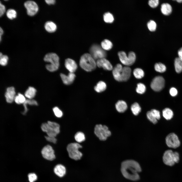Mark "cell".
Here are the masks:
<instances>
[{
  "label": "cell",
  "mask_w": 182,
  "mask_h": 182,
  "mask_svg": "<svg viewBox=\"0 0 182 182\" xmlns=\"http://www.w3.org/2000/svg\"><path fill=\"white\" fill-rule=\"evenodd\" d=\"M4 33V31L0 27V40L1 41V36Z\"/></svg>",
  "instance_id": "cell-49"
},
{
  "label": "cell",
  "mask_w": 182,
  "mask_h": 182,
  "mask_svg": "<svg viewBox=\"0 0 182 182\" xmlns=\"http://www.w3.org/2000/svg\"><path fill=\"white\" fill-rule=\"evenodd\" d=\"M45 137L46 140L54 144L56 143L57 140L55 137H50L49 136H45Z\"/></svg>",
  "instance_id": "cell-44"
},
{
  "label": "cell",
  "mask_w": 182,
  "mask_h": 182,
  "mask_svg": "<svg viewBox=\"0 0 182 182\" xmlns=\"http://www.w3.org/2000/svg\"><path fill=\"white\" fill-rule=\"evenodd\" d=\"M6 14L7 17L11 20L16 18L17 16L16 11L13 9H8L6 12Z\"/></svg>",
  "instance_id": "cell-34"
},
{
  "label": "cell",
  "mask_w": 182,
  "mask_h": 182,
  "mask_svg": "<svg viewBox=\"0 0 182 182\" xmlns=\"http://www.w3.org/2000/svg\"><path fill=\"white\" fill-rule=\"evenodd\" d=\"M94 132L99 139L102 141L106 140L110 136L111 132L107 126L101 124L96 125L94 128Z\"/></svg>",
  "instance_id": "cell-8"
},
{
  "label": "cell",
  "mask_w": 182,
  "mask_h": 182,
  "mask_svg": "<svg viewBox=\"0 0 182 182\" xmlns=\"http://www.w3.org/2000/svg\"><path fill=\"white\" fill-rule=\"evenodd\" d=\"M44 61L50 63L46 65V69L51 72L57 70L59 66V58L56 54L51 53L46 54L44 58Z\"/></svg>",
  "instance_id": "cell-4"
},
{
  "label": "cell",
  "mask_w": 182,
  "mask_h": 182,
  "mask_svg": "<svg viewBox=\"0 0 182 182\" xmlns=\"http://www.w3.org/2000/svg\"><path fill=\"white\" fill-rule=\"evenodd\" d=\"M23 104L24 106L27 105V104L35 105H38L37 102L36 100L32 99L26 100L25 102Z\"/></svg>",
  "instance_id": "cell-40"
},
{
  "label": "cell",
  "mask_w": 182,
  "mask_h": 182,
  "mask_svg": "<svg viewBox=\"0 0 182 182\" xmlns=\"http://www.w3.org/2000/svg\"><path fill=\"white\" fill-rule=\"evenodd\" d=\"M146 90V87L144 84L139 83L137 84L136 91L138 93L140 94H143L145 93Z\"/></svg>",
  "instance_id": "cell-35"
},
{
  "label": "cell",
  "mask_w": 182,
  "mask_h": 182,
  "mask_svg": "<svg viewBox=\"0 0 182 182\" xmlns=\"http://www.w3.org/2000/svg\"><path fill=\"white\" fill-rule=\"evenodd\" d=\"M120 170L125 178L131 181H136L140 179L139 173L142 169L137 162L134 160H128L122 162Z\"/></svg>",
  "instance_id": "cell-1"
},
{
  "label": "cell",
  "mask_w": 182,
  "mask_h": 182,
  "mask_svg": "<svg viewBox=\"0 0 182 182\" xmlns=\"http://www.w3.org/2000/svg\"><path fill=\"white\" fill-rule=\"evenodd\" d=\"M118 55L121 62L126 66L132 65L135 60V55L133 52H130L128 56L126 53L123 51L119 52Z\"/></svg>",
  "instance_id": "cell-9"
},
{
  "label": "cell",
  "mask_w": 182,
  "mask_h": 182,
  "mask_svg": "<svg viewBox=\"0 0 182 182\" xmlns=\"http://www.w3.org/2000/svg\"><path fill=\"white\" fill-rule=\"evenodd\" d=\"M6 8L5 6L2 4L1 2L0 3V16L1 17L4 14L5 12Z\"/></svg>",
  "instance_id": "cell-45"
},
{
  "label": "cell",
  "mask_w": 182,
  "mask_h": 182,
  "mask_svg": "<svg viewBox=\"0 0 182 182\" xmlns=\"http://www.w3.org/2000/svg\"><path fill=\"white\" fill-rule=\"evenodd\" d=\"M147 26L150 31L153 32L155 31L156 29V24L154 21L151 20L148 22Z\"/></svg>",
  "instance_id": "cell-37"
},
{
  "label": "cell",
  "mask_w": 182,
  "mask_h": 182,
  "mask_svg": "<svg viewBox=\"0 0 182 182\" xmlns=\"http://www.w3.org/2000/svg\"><path fill=\"white\" fill-rule=\"evenodd\" d=\"M148 119L153 124H156L157 122V120L152 115L150 111H148L146 113Z\"/></svg>",
  "instance_id": "cell-38"
},
{
  "label": "cell",
  "mask_w": 182,
  "mask_h": 182,
  "mask_svg": "<svg viewBox=\"0 0 182 182\" xmlns=\"http://www.w3.org/2000/svg\"><path fill=\"white\" fill-rule=\"evenodd\" d=\"M158 0H150L149 1L148 3L149 6L152 8H155L158 5Z\"/></svg>",
  "instance_id": "cell-43"
},
{
  "label": "cell",
  "mask_w": 182,
  "mask_h": 182,
  "mask_svg": "<svg viewBox=\"0 0 182 182\" xmlns=\"http://www.w3.org/2000/svg\"><path fill=\"white\" fill-rule=\"evenodd\" d=\"M161 11L164 15H169L171 13L172 9L171 5L168 3H164L161 5Z\"/></svg>",
  "instance_id": "cell-21"
},
{
  "label": "cell",
  "mask_w": 182,
  "mask_h": 182,
  "mask_svg": "<svg viewBox=\"0 0 182 182\" xmlns=\"http://www.w3.org/2000/svg\"><path fill=\"white\" fill-rule=\"evenodd\" d=\"M154 69L156 71L162 73L165 71L166 67L164 64L161 63H158L155 64Z\"/></svg>",
  "instance_id": "cell-31"
},
{
  "label": "cell",
  "mask_w": 182,
  "mask_h": 182,
  "mask_svg": "<svg viewBox=\"0 0 182 182\" xmlns=\"http://www.w3.org/2000/svg\"><path fill=\"white\" fill-rule=\"evenodd\" d=\"M166 142L169 147L173 148L178 147L180 144V142L178 137L173 133H170L167 136Z\"/></svg>",
  "instance_id": "cell-11"
},
{
  "label": "cell",
  "mask_w": 182,
  "mask_h": 182,
  "mask_svg": "<svg viewBox=\"0 0 182 182\" xmlns=\"http://www.w3.org/2000/svg\"><path fill=\"white\" fill-rule=\"evenodd\" d=\"M103 19L105 22L107 23H111L114 20L113 15L109 12L105 13L103 15Z\"/></svg>",
  "instance_id": "cell-30"
},
{
  "label": "cell",
  "mask_w": 182,
  "mask_h": 182,
  "mask_svg": "<svg viewBox=\"0 0 182 182\" xmlns=\"http://www.w3.org/2000/svg\"><path fill=\"white\" fill-rule=\"evenodd\" d=\"M26 99L25 96L20 93H19L17 96H15L14 101L18 104H23Z\"/></svg>",
  "instance_id": "cell-32"
},
{
  "label": "cell",
  "mask_w": 182,
  "mask_h": 182,
  "mask_svg": "<svg viewBox=\"0 0 182 182\" xmlns=\"http://www.w3.org/2000/svg\"><path fill=\"white\" fill-rule=\"evenodd\" d=\"M53 110L55 116L58 118L61 117L63 115L62 111L57 107H55L53 108Z\"/></svg>",
  "instance_id": "cell-39"
},
{
  "label": "cell",
  "mask_w": 182,
  "mask_h": 182,
  "mask_svg": "<svg viewBox=\"0 0 182 182\" xmlns=\"http://www.w3.org/2000/svg\"><path fill=\"white\" fill-rule=\"evenodd\" d=\"M131 70L128 66L123 67L120 64H117L113 69L112 73L115 79L119 82L125 81L130 77Z\"/></svg>",
  "instance_id": "cell-2"
},
{
  "label": "cell",
  "mask_w": 182,
  "mask_h": 182,
  "mask_svg": "<svg viewBox=\"0 0 182 182\" xmlns=\"http://www.w3.org/2000/svg\"><path fill=\"white\" fill-rule=\"evenodd\" d=\"M81 67L87 72L94 70L96 66V63L90 54L85 53L81 57L80 60Z\"/></svg>",
  "instance_id": "cell-3"
},
{
  "label": "cell",
  "mask_w": 182,
  "mask_h": 182,
  "mask_svg": "<svg viewBox=\"0 0 182 182\" xmlns=\"http://www.w3.org/2000/svg\"><path fill=\"white\" fill-rule=\"evenodd\" d=\"M96 63L97 65L99 67H102L104 69L108 71L113 69L112 64L105 58L98 60Z\"/></svg>",
  "instance_id": "cell-15"
},
{
  "label": "cell",
  "mask_w": 182,
  "mask_h": 182,
  "mask_svg": "<svg viewBox=\"0 0 182 182\" xmlns=\"http://www.w3.org/2000/svg\"><path fill=\"white\" fill-rule=\"evenodd\" d=\"M24 6L27 10V14L30 16L35 15L38 10V7L37 3L32 1H28L24 3Z\"/></svg>",
  "instance_id": "cell-13"
},
{
  "label": "cell",
  "mask_w": 182,
  "mask_h": 182,
  "mask_svg": "<svg viewBox=\"0 0 182 182\" xmlns=\"http://www.w3.org/2000/svg\"><path fill=\"white\" fill-rule=\"evenodd\" d=\"M55 174L60 178L63 177L66 173V169L63 164H58L56 165L53 169Z\"/></svg>",
  "instance_id": "cell-16"
},
{
  "label": "cell",
  "mask_w": 182,
  "mask_h": 182,
  "mask_svg": "<svg viewBox=\"0 0 182 182\" xmlns=\"http://www.w3.org/2000/svg\"><path fill=\"white\" fill-rule=\"evenodd\" d=\"M28 177L30 182H34L36 180L37 176L36 174L34 173H31L28 174Z\"/></svg>",
  "instance_id": "cell-42"
},
{
  "label": "cell",
  "mask_w": 182,
  "mask_h": 182,
  "mask_svg": "<svg viewBox=\"0 0 182 182\" xmlns=\"http://www.w3.org/2000/svg\"><path fill=\"white\" fill-rule=\"evenodd\" d=\"M44 27L46 30L49 33L55 32L57 28L56 24L53 22L51 21L46 22L45 24Z\"/></svg>",
  "instance_id": "cell-22"
},
{
  "label": "cell",
  "mask_w": 182,
  "mask_h": 182,
  "mask_svg": "<svg viewBox=\"0 0 182 182\" xmlns=\"http://www.w3.org/2000/svg\"><path fill=\"white\" fill-rule=\"evenodd\" d=\"M45 2L49 5H53L55 4V1L54 0H46Z\"/></svg>",
  "instance_id": "cell-47"
},
{
  "label": "cell",
  "mask_w": 182,
  "mask_h": 182,
  "mask_svg": "<svg viewBox=\"0 0 182 182\" xmlns=\"http://www.w3.org/2000/svg\"><path fill=\"white\" fill-rule=\"evenodd\" d=\"M179 57L182 59V47L179 49L178 52Z\"/></svg>",
  "instance_id": "cell-48"
},
{
  "label": "cell",
  "mask_w": 182,
  "mask_h": 182,
  "mask_svg": "<svg viewBox=\"0 0 182 182\" xmlns=\"http://www.w3.org/2000/svg\"><path fill=\"white\" fill-rule=\"evenodd\" d=\"M101 47L104 50H109L112 48L113 45L112 42L109 40L105 39L101 43Z\"/></svg>",
  "instance_id": "cell-27"
},
{
  "label": "cell",
  "mask_w": 182,
  "mask_h": 182,
  "mask_svg": "<svg viewBox=\"0 0 182 182\" xmlns=\"http://www.w3.org/2000/svg\"><path fill=\"white\" fill-rule=\"evenodd\" d=\"M106 88V83L103 81H100L94 87L95 90L98 93H100L104 91Z\"/></svg>",
  "instance_id": "cell-26"
},
{
  "label": "cell",
  "mask_w": 182,
  "mask_h": 182,
  "mask_svg": "<svg viewBox=\"0 0 182 182\" xmlns=\"http://www.w3.org/2000/svg\"><path fill=\"white\" fill-rule=\"evenodd\" d=\"M174 64L176 72L177 73L181 72L182 71V59L179 57L175 58Z\"/></svg>",
  "instance_id": "cell-25"
},
{
  "label": "cell",
  "mask_w": 182,
  "mask_h": 182,
  "mask_svg": "<svg viewBox=\"0 0 182 182\" xmlns=\"http://www.w3.org/2000/svg\"><path fill=\"white\" fill-rule=\"evenodd\" d=\"M76 141L79 143H81L85 141V137L84 134L81 132H77L75 135Z\"/></svg>",
  "instance_id": "cell-33"
},
{
  "label": "cell",
  "mask_w": 182,
  "mask_h": 182,
  "mask_svg": "<svg viewBox=\"0 0 182 182\" xmlns=\"http://www.w3.org/2000/svg\"><path fill=\"white\" fill-rule=\"evenodd\" d=\"M163 158V162L165 164L172 166L175 163L178 162L179 155L177 152H173L171 150H168L164 153Z\"/></svg>",
  "instance_id": "cell-7"
},
{
  "label": "cell",
  "mask_w": 182,
  "mask_h": 182,
  "mask_svg": "<svg viewBox=\"0 0 182 182\" xmlns=\"http://www.w3.org/2000/svg\"><path fill=\"white\" fill-rule=\"evenodd\" d=\"M36 90L34 87H29L26 91L25 95V97L29 99H31L35 95Z\"/></svg>",
  "instance_id": "cell-23"
},
{
  "label": "cell",
  "mask_w": 182,
  "mask_h": 182,
  "mask_svg": "<svg viewBox=\"0 0 182 182\" xmlns=\"http://www.w3.org/2000/svg\"><path fill=\"white\" fill-rule=\"evenodd\" d=\"M150 111L153 116L157 120L160 119L161 115L159 111L154 109H151Z\"/></svg>",
  "instance_id": "cell-41"
},
{
  "label": "cell",
  "mask_w": 182,
  "mask_h": 182,
  "mask_svg": "<svg viewBox=\"0 0 182 182\" xmlns=\"http://www.w3.org/2000/svg\"><path fill=\"white\" fill-rule=\"evenodd\" d=\"M0 64L3 66L6 65L7 64L8 60V56L6 55H3L1 52L0 53Z\"/></svg>",
  "instance_id": "cell-36"
},
{
  "label": "cell",
  "mask_w": 182,
  "mask_h": 182,
  "mask_svg": "<svg viewBox=\"0 0 182 182\" xmlns=\"http://www.w3.org/2000/svg\"><path fill=\"white\" fill-rule=\"evenodd\" d=\"M165 83L164 78L162 76H157L152 80L150 84V87L154 91H160L164 87Z\"/></svg>",
  "instance_id": "cell-12"
},
{
  "label": "cell",
  "mask_w": 182,
  "mask_h": 182,
  "mask_svg": "<svg viewBox=\"0 0 182 182\" xmlns=\"http://www.w3.org/2000/svg\"><path fill=\"white\" fill-rule=\"evenodd\" d=\"M82 146L77 143L69 144L66 147L69 157L72 160L77 161L81 160L83 156L82 153L79 150Z\"/></svg>",
  "instance_id": "cell-6"
},
{
  "label": "cell",
  "mask_w": 182,
  "mask_h": 182,
  "mask_svg": "<svg viewBox=\"0 0 182 182\" xmlns=\"http://www.w3.org/2000/svg\"><path fill=\"white\" fill-rule=\"evenodd\" d=\"M90 52V55L95 59H100L105 58L106 53L102 48L98 45L94 44L91 47Z\"/></svg>",
  "instance_id": "cell-10"
},
{
  "label": "cell",
  "mask_w": 182,
  "mask_h": 182,
  "mask_svg": "<svg viewBox=\"0 0 182 182\" xmlns=\"http://www.w3.org/2000/svg\"><path fill=\"white\" fill-rule=\"evenodd\" d=\"M60 127L57 123L50 121L42 123L41 126V130L46 132L48 136L54 137L60 132Z\"/></svg>",
  "instance_id": "cell-5"
},
{
  "label": "cell",
  "mask_w": 182,
  "mask_h": 182,
  "mask_svg": "<svg viewBox=\"0 0 182 182\" xmlns=\"http://www.w3.org/2000/svg\"><path fill=\"white\" fill-rule=\"evenodd\" d=\"M41 153L43 157L47 160L52 161L56 158L54 151L52 147L49 145H47L43 147Z\"/></svg>",
  "instance_id": "cell-14"
},
{
  "label": "cell",
  "mask_w": 182,
  "mask_h": 182,
  "mask_svg": "<svg viewBox=\"0 0 182 182\" xmlns=\"http://www.w3.org/2000/svg\"><path fill=\"white\" fill-rule=\"evenodd\" d=\"M60 76L63 83L66 85H69L72 83L75 77V74L71 72H70L67 76L61 73Z\"/></svg>",
  "instance_id": "cell-18"
},
{
  "label": "cell",
  "mask_w": 182,
  "mask_h": 182,
  "mask_svg": "<svg viewBox=\"0 0 182 182\" xmlns=\"http://www.w3.org/2000/svg\"><path fill=\"white\" fill-rule=\"evenodd\" d=\"M170 95L172 96H176L177 94V91L176 89L174 87L171 88L169 91Z\"/></svg>",
  "instance_id": "cell-46"
},
{
  "label": "cell",
  "mask_w": 182,
  "mask_h": 182,
  "mask_svg": "<svg viewBox=\"0 0 182 182\" xmlns=\"http://www.w3.org/2000/svg\"><path fill=\"white\" fill-rule=\"evenodd\" d=\"M176 1L178 3H182V0H177Z\"/></svg>",
  "instance_id": "cell-50"
},
{
  "label": "cell",
  "mask_w": 182,
  "mask_h": 182,
  "mask_svg": "<svg viewBox=\"0 0 182 182\" xmlns=\"http://www.w3.org/2000/svg\"><path fill=\"white\" fill-rule=\"evenodd\" d=\"M65 65L70 72L74 73L76 70L77 66L75 62L72 59L67 58L65 61Z\"/></svg>",
  "instance_id": "cell-19"
},
{
  "label": "cell",
  "mask_w": 182,
  "mask_h": 182,
  "mask_svg": "<svg viewBox=\"0 0 182 182\" xmlns=\"http://www.w3.org/2000/svg\"><path fill=\"white\" fill-rule=\"evenodd\" d=\"M162 115L163 117L166 119L169 120L171 119L173 117V113L171 109L166 108L163 110Z\"/></svg>",
  "instance_id": "cell-24"
},
{
  "label": "cell",
  "mask_w": 182,
  "mask_h": 182,
  "mask_svg": "<svg viewBox=\"0 0 182 182\" xmlns=\"http://www.w3.org/2000/svg\"><path fill=\"white\" fill-rule=\"evenodd\" d=\"M15 92V88L13 87H8L5 94L6 101L8 103H11L14 100Z\"/></svg>",
  "instance_id": "cell-17"
},
{
  "label": "cell",
  "mask_w": 182,
  "mask_h": 182,
  "mask_svg": "<svg viewBox=\"0 0 182 182\" xmlns=\"http://www.w3.org/2000/svg\"><path fill=\"white\" fill-rule=\"evenodd\" d=\"M133 74L135 77L138 79L142 78L144 76V74L143 70L139 68L134 69L133 71Z\"/></svg>",
  "instance_id": "cell-29"
},
{
  "label": "cell",
  "mask_w": 182,
  "mask_h": 182,
  "mask_svg": "<svg viewBox=\"0 0 182 182\" xmlns=\"http://www.w3.org/2000/svg\"><path fill=\"white\" fill-rule=\"evenodd\" d=\"M115 106L117 110L120 113L124 112L127 108V105L126 102L121 100L118 101L116 103Z\"/></svg>",
  "instance_id": "cell-20"
},
{
  "label": "cell",
  "mask_w": 182,
  "mask_h": 182,
  "mask_svg": "<svg viewBox=\"0 0 182 182\" xmlns=\"http://www.w3.org/2000/svg\"><path fill=\"white\" fill-rule=\"evenodd\" d=\"M133 113L135 115H138L141 111V108L139 104L137 102L133 103L131 107Z\"/></svg>",
  "instance_id": "cell-28"
}]
</instances>
